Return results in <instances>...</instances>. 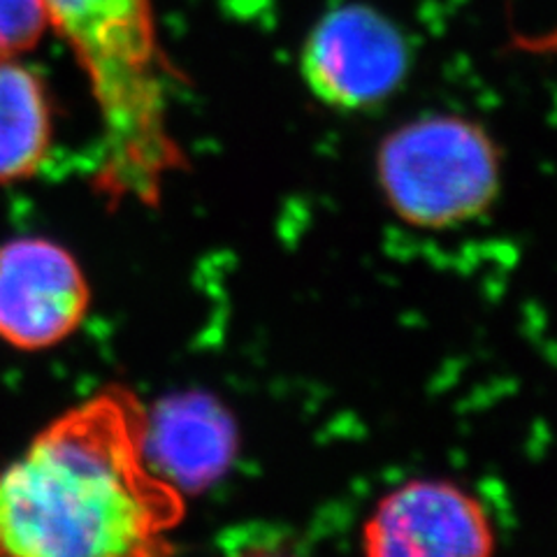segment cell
Here are the masks:
<instances>
[{"label": "cell", "instance_id": "9", "mask_svg": "<svg viewBox=\"0 0 557 557\" xmlns=\"http://www.w3.org/2000/svg\"><path fill=\"white\" fill-rule=\"evenodd\" d=\"M49 28L42 0H0V61H12L35 49Z\"/></svg>", "mask_w": 557, "mask_h": 557}, {"label": "cell", "instance_id": "8", "mask_svg": "<svg viewBox=\"0 0 557 557\" xmlns=\"http://www.w3.org/2000/svg\"><path fill=\"white\" fill-rule=\"evenodd\" d=\"M54 145L49 91L20 59L0 61V186L40 172Z\"/></svg>", "mask_w": 557, "mask_h": 557}, {"label": "cell", "instance_id": "2", "mask_svg": "<svg viewBox=\"0 0 557 557\" xmlns=\"http://www.w3.org/2000/svg\"><path fill=\"white\" fill-rule=\"evenodd\" d=\"M49 26L73 49L100 116L96 194L116 209L161 202L186 156L170 131L168 82L151 0H42Z\"/></svg>", "mask_w": 557, "mask_h": 557}, {"label": "cell", "instance_id": "5", "mask_svg": "<svg viewBox=\"0 0 557 557\" xmlns=\"http://www.w3.org/2000/svg\"><path fill=\"white\" fill-rule=\"evenodd\" d=\"M91 300L89 276L63 244L47 237L0 244V342L47 351L77 333Z\"/></svg>", "mask_w": 557, "mask_h": 557}, {"label": "cell", "instance_id": "4", "mask_svg": "<svg viewBox=\"0 0 557 557\" xmlns=\"http://www.w3.org/2000/svg\"><path fill=\"white\" fill-rule=\"evenodd\" d=\"M405 33L386 14L351 3L327 12L302 47L309 91L335 110H368L393 96L409 73Z\"/></svg>", "mask_w": 557, "mask_h": 557}, {"label": "cell", "instance_id": "3", "mask_svg": "<svg viewBox=\"0 0 557 557\" xmlns=\"http://www.w3.org/2000/svg\"><path fill=\"white\" fill-rule=\"evenodd\" d=\"M376 177L393 212L425 231L479 219L499 194V151L479 124L430 114L395 128L376 153Z\"/></svg>", "mask_w": 557, "mask_h": 557}, {"label": "cell", "instance_id": "7", "mask_svg": "<svg viewBox=\"0 0 557 557\" xmlns=\"http://www.w3.org/2000/svg\"><path fill=\"white\" fill-rule=\"evenodd\" d=\"M143 446L156 476L182 495H198L228 474L239 450V430L212 393L186 391L147 409Z\"/></svg>", "mask_w": 557, "mask_h": 557}, {"label": "cell", "instance_id": "1", "mask_svg": "<svg viewBox=\"0 0 557 557\" xmlns=\"http://www.w3.org/2000/svg\"><path fill=\"white\" fill-rule=\"evenodd\" d=\"M145 413L104 388L47 423L0 467V555L145 557L170 553L184 495L145 460Z\"/></svg>", "mask_w": 557, "mask_h": 557}, {"label": "cell", "instance_id": "6", "mask_svg": "<svg viewBox=\"0 0 557 557\" xmlns=\"http://www.w3.org/2000/svg\"><path fill=\"white\" fill-rule=\"evenodd\" d=\"M362 548L374 557L491 555L495 532L476 497L446 481L395 487L362 528Z\"/></svg>", "mask_w": 557, "mask_h": 557}]
</instances>
